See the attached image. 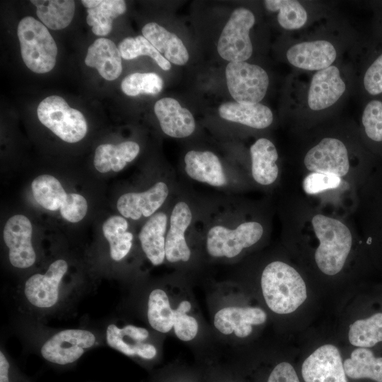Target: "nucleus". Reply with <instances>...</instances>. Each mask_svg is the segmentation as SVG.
<instances>
[{"label":"nucleus","instance_id":"nucleus-43","mask_svg":"<svg viewBox=\"0 0 382 382\" xmlns=\"http://www.w3.org/2000/svg\"><path fill=\"white\" fill-rule=\"evenodd\" d=\"M8 367L9 364L2 352H0V382L8 381Z\"/></svg>","mask_w":382,"mask_h":382},{"label":"nucleus","instance_id":"nucleus-36","mask_svg":"<svg viewBox=\"0 0 382 382\" xmlns=\"http://www.w3.org/2000/svg\"><path fill=\"white\" fill-rule=\"evenodd\" d=\"M163 86V79L154 72L133 73L127 76L121 83L122 91L129 96L157 95L162 91Z\"/></svg>","mask_w":382,"mask_h":382},{"label":"nucleus","instance_id":"nucleus-7","mask_svg":"<svg viewBox=\"0 0 382 382\" xmlns=\"http://www.w3.org/2000/svg\"><path fill=\"white\" fill-rule=\"evenodd\" d=\"M225 74L228 90L236 102L260 103L265 96L270 81L261 66L247 62H228Z\"/></svg>","mask_w":382,"mask_h":382},{"label":"nucleus","instance_id":"nucleus-12","mask_svg":"<svg viewBox=\"0 0 382 382\" xmlns=\"http://www.w3.org/2000/svg\"><path fill=\"white\" fill-rule=\"evenodd\" d=\"M68 269L64 260L52 262L45 274H35L25 282V294L34 306L48 308L54 306L59 296V286Z\"/></svg>","mask_w":382,"mask_h":382},{"label":"nucleus","instance_id":"nucleus-26","mask_svg":"<svg viewBox=\"0 0 382 382\" xmlns=\"http://www.w3.org/2000/svg\"><path fill=\"white\" fill-rule=\"evenodd\" d=\"M139 145L132 141H126L117 145L104 144L96 149L94 166L100 173L110 170L118 172L122 170L127 163L132 161L139 154Z\"/></svg>","mask_w":382,"mask_h":382},{"label":"nucleus","instance_id":"nucleus-14","mask_svg":"<svg viewBox=\"0 0 382 382\" xmlns=\"http://www.w3.org/2000/svg\"><path fill=\"white\" fill-rule=\"evenodd\" d=\"M346 85L340 69L333 65L316 71L308 92V105L312 110H323L333 105L344 94Z\"/></svg>","mask_w":382,"mask_h":382},{"label":"nucleus","instance_id":"nucleus-29","mask_svg":"<svg viewBox=\"0 0 382 382\" xmlns=\"http://www.w3.org/2000/svg\"><path fill=\"white\" fill-rule=\"evenodd\" d=\"M38 18L48 28L61 30L71 22L75 12L72 0H32Z\"/></svg>","mask_w":382,"mask_h":382},{"label":"nucleus","instance_id":"nucleus-40","mask_svg":"<svg viewBox=\"0 0 382 382\" xmlns=\"http://www.w3.org/2000/svg\"><path fill=\"white\" fill-rule=\"evenodd\" d=\"M341 178L337 175L312 173L303 180V187L307 194L313 195L339 187Z\"/></svg>","mask_w":382,"mask_h":382},{"label":"nucleus","instance_id":"nucleus-18","mask_svg":"<svg viewBox=\"0 0 382 382\" xmlns=\"http://www.w3.org/2000/svg\"><path fill=\"white\" fill-rule=\"evenodd\" d=\"M148 337L146 329L132 325L119 328L111 324L106 330V340L110 347L127 356H139L151 359L155 357L157 351L154 345L142 342Z\"/></svg>","mask_w":382,"mask_h":382},{"label":"nucleus","instance_id":"nucleus-23","mask_svg":"<svg viewBox=\"0 0 382 382\" xmlns=\"http://www.w3.org/2000/svg\"><path fill=\"white\" fill-rule=\"evenodd\" d=\"M141 32L143 36L168 62L180 66L185 65L188 62V51L175 34L154 22L146 24Z\"/></svg>","mask_w":382,"mask_h":382},{"label":"nucleus","instance_id":"nucleus-34","mask_svg":"<svg viewBox=\"0 0 382 382\" xmlns=\"http://www.w3.org/2000/svg\"><path fill=\"white\" fill-rule=\"evenodd\" d=\"M265 8L278 11L277 21L282 28L292 30L302 28L307 22L308 13L301 4L296 0H265Z\"/></svg>","mask_w":382,"mask_h":382},{"label":"nucleus","instance_id":"nucleus-13","mask_svg":"<svg viewBox=\"0 0 382 382\" xmlns=\"http://www.w3.org/2000/svg\"><path fill=\"white\" fill-rule=\"evenodd\" d=\"M192 211L184 201L173 207L169 219V228L166 237V259L170 262H187L191 255L185 239V232L191 224Z\"/></svg>","mask_w":382,"mask_h":382},{"label":"nucleus","instance_id":"nucleus-42","mask_svg":"<svg viewBox=\"0 0 382 382\" xmlns=\"http://www.w3.org/2000/svg\"><path fill=\"white\" fill-rule=\"evenodd\" d=\"M267 382H300L293 366L288 362L278 364L272 371Z\"/></svg>","mask_w":382,"mask_h":382},{"label":"nucleus","instance_id":"nucleus-2","mask_svg":"<svg viewBox=\"0 0 382 382\" xmlns=\"http://www.w3.org/2000/svg\"><path fill=\"white\" fill-rule=\"evenodd\" d=\"M312 226L320 245L315 260L320 270L335 275L342 269L352 247L349 229L340 221L323 214L315 215Z\"/></svg>","mask_w":382,"mask_h":382},{"label":"nucleus","instance_id":"nucleus-15","mask_svg":"<svg viewBox=\"0 0 382 382\" xmlns=\"http://www.w3.org/2000/svg\"><path fill=\"white\" fill-rule=\"evenodd\" d=\"M168 193L167 184L160 181L144 192L121 195L117 200V208L125 218L137 220L141 216L149 217L162 206Z\"/></svg>","mask_w":382,"mask_h":382},{"label":"nucleus","instance_id":"nucleus-28","mask_svg":"<svg viewBox=\"0 0 382 382\" xmlns=\"http://www.w3.org/2000/svg\"><path fill=\"white\" fill-rule=\"evenodd\" d=\"M343 365L346 375L352 379L382 382V357H376L369 348H356Z\"/></svg>","mask_w":382,"mask_h":382},{"label":"nucleus","instance_id":"nucleus-35","mask_svg":"<svg viewBox=\"0 0 382 382\" xmlns=\"http://www.w3.org/2000/svg\"><path fill=\"white\" fill-rule=\"evenodd\" d=\"M122 58L130 60L139 56H149L164 71L171 68L168 62L143 35L128 37L123 39L118 45Z\"/></svg>","mask_w":382,"mask_h":382},{"label":"nucleus","instance_id":"nucleus-27","mask_svg":"<svg viewBox=\"0 0 382 382\" xmlns=\"http://www.w3.org/2000/svg\"><path fill=\"white\" fill-rule=\"evenodd\" d=\"M81 3L87 8L88 25L98 36L108 35L112 30L113 20L122 15L127 9L126 2L123 0H83Z\"/></svg>","mask_w":382,"mask_h":382},{"label":"nucleus","instance_id":"nucleus-17","mask_svg":"<svg viewBox=\"0 0 382 382\" xmlns=\"http://www.w3.org/2000/svg\"><path fill=\"white\" fill-rule=\"evenodd\" d=\"M266 313L257 307H225L216 312L214 318L215 328L224 335L233 332L240 338L246 337L253 331V325L263 324Z\"/></svg>","mask_w":382,"mask_h":382},{"label":"nucleus","instance_id":"nucleus-31","mask_svg":"<svg viewBox=\"0 0 382 382\" xmlns=\"http://www.w3.org/2000/svg\"><path fill=\"white\" fill-rule=\"evenodd\" d=\"M349 341L354 346L364 348L382 342V311L355 320L349 326Z\"/></svg>","mask_w":382,"mask_h":382},{"label":"nucleus","instance_id":"nucleus-10","mask_svg":"<svg viewBox=\"0 0 382 382\" xmlns=\"http://www.w3.org/2000/svg\"><path fill=\"white\" fill-rule=\"evenodd\" d=\"M301 374L305 382H347L340 353L332 345H324L308 356Z\"/></svg>","mask_w":382,"mask_h":382},{"label":"nucleus","instance_id":"nucleus-4","mask_svg":"<svg viewBox=\"0 0 382 382\" xmlns=\"http://www.w3.org/2000/svg\"><path fill=\"white\" fill-rule=\"evenodd\" d=\"M40 122L63 141L76 143L87 132V122L83 115L71 108L59 96H50L43 99L37 109Z\"/></svg>","mask_w":382,"mask_h":382},{"label":"nucleus","instance_id":"nucleus-20","mask_svg":"<svg viewBox=\"0 0 382 382\" xmlns=\"http://www.w3.org/2000/svg\"><path fill=\"white\" fill-rule=\"evenodd\" d=\"M185 170L192 179L214 187H223L227 178L218 156L210 151H188L184 158Z\"/></svg>","mask_w":382,"mask_h":382},{"label":"nucleus","instance_id":"nucleus-32","mask_svg":"<svg viewBox=\"0 0 382 382\" xmlns=\"http://www.w3.org/2000/svg\"><path fill=\"white\" fill-rule=\"evenodd\" d=\"M31 188L35 201L50 211L60 209L68 195L56 178L47 174L35 178Z\"/></svg>","mask_w":382,"mask_h":382},{"label":"nucleus","instance_id":"nucleus-9","mask_svg":"<svg viewBox=\"0 0 382 382\" xmlns=\"http://www.w3.org/2000/svg\"><path fill=\"white\" fill-rule=\"evenodd\" d=\"M306 168L312 173L345 176L349 171L347 149L336 138L327 137L312 147L304 157Z\"/></svg>","mask_w":382,"mask_h":382},{"label":"nucleus","instance_id":"nucleus-30","mask_svg":"<svg viewBox=\"0 0 382 382\" xmlns=\"http://www.w3.org/2000/svg\"><path fill=\"white\" fill-rule=\"evenodd\" d=\"M128 222L125 217L112 216L108 219L103 225V232L110 244V256L119 261L129 252L133 235L127 231Z\"/></svg>","mask_w":382,"mask_h":382},{"label":"nucleus","instance_id":"nucleus-37","mask_svg":"<svg viewBox=\"0 0 382 382\" xmlns=\"http://www.w3.org/2000/svg\"><path fill=\"white\" fill-rule=\"evenodd\" d=\"M191 308L188 301H182L174 310L173 329L177 337L183 341H190L198 332L197 320L187 314Z\"/></svg>","mask_w":382,"mask_h":382},{"label":"nucleus","instance_id":"nucleus-19","mask_svg":"<svg viewBox=\"0 0 382 382\" xmlns=\"http://www.w3.org/2000/svg\"><path fill=\"white\" fill-rule=\"evenodd\" d=\"M154 112L162 131L169 137L185 138L195 129V120L187 108L175 98H163L154 105Z\"/></svg>","mask_w":382,"mask_h":382},{"label":"nucleus","instance_id":"nucleus-39","mask_svg":"<svg viewBox=\"0 0 382 382\" xmlns=\"http://www.w3.org/2000/svg\"><path fill=\"white\" fill-rule=\"evenodd\" d=\"M59 209L64 219L71 223H76L86 216L88 204L82 195L71 193L67 195Z\"/></svg>","mask_w":382,"mask_h":382},{"label":"nucleus","instance_id":"nucleus-1","mask_svg":"<svg viewBox=\"0 0 382 382\" xmlns=\"http://www.w3.org/2000/svg\"><path fill=\"white\" fill-rule=\"evenodd\" d=\"M261 288L267 306L278 314L294 312L307 298L306 286L299 273L281 261L265 267Z\"/></svg>","mask_w":382,"mask_h":382},{"label":"nucleus","instance_id":"nucleus-41","mask_svg":"<svg viewBox=\"0 0 382 382\" xmlns=\"http://www.w3.org/2000/svg\"><path fill=\"white\" fill-rule=\"evenodd\" d=\"M364 86L371 95L382 93V54L367 69Z\"/></svg>","mask_w":382,"mask_h":382},{"label":"nucleus","instance_id":"nucleus-21","mask_svg":"<svg viewBox=\"0 0 382 382\" xmlns=\"http://www.w3.org/2000/svg\"><path fill=\"white\" fill-rule=\"evenodd\" d=\"M85 64L98 70L108 81L117 79L122 73V57L118 47L110 39L100 37L88 48Z\"/></svg>","mask_w":382,"mask_h":382},{"label":"nucleus","instance_id":"nucleus-16","mask_svg":"<svg viewBox=\"0 0 382 382\" xmlns=\"http://www.w3.org/2000/svg\"><path fill=\"white\" fill-rule=\"evenodd\" d=\"M286 56L288 62L295 67L318 71L332 64L337 57V51L330 42L317 40L292 45Z\"/></svg>","mask_w":382,"mask_h":382},{"label":"nucleus","instance_id":"nucleus-11","mask_svg":"<svg viewBox=\"0 0 382 382\" xmlns=\"http://www.w3.org/2000/svg\"><path fill=\"white\" fill-rule=\"evenodd\" d=\"M32 232L31 222L24 215H14L6 221L3 236L13 266L28 268L34 264L36 255L31 243Z\"/></svg>","mask_w":382,"mask_h":382},{"label":"nucleus","instance_id":"nucleus-22","mask_svg":"<svg viewBox=\"0 0 382 382\" xmlns=\"http://www.w3.org/2000/svg\"><path fill=\"white\" fill-rule=\"evenodd\" d=\"M167 215L162 212L155 213L144 224L139 238L141 248L154 265H159L166 258Z\"/></svg>","mask_w":382,"mask_h":382},{"label":"nucleus","instance_id":"nucleus-8","mask_svg":"<svg viewBox=\"0 0 382 382\" xmlns=\"http://www.w3.org/2000/svg\"><path fill=\"white\" fill-rule=\"evenodd\" d=\"M95 342L94 335L89 331L65 330L48 340L42 347L41 354L49 361L64 365L77 360Z\"/></svg>","mask_w":382,"mask_h":382},{"label":"nucleus","instance_id":"nucleus-33","mask_svg":"<svg viewBox=\"0 0 382 382\" xmlns=\"http://www.w3.org/2000/svg\"><path fill=\"white\" fill-rule=\"evenodd\" d=\"M147 315L150 325L160 332H168L173 328L174 310L163 290L156 289L149 294Z\"/></svg>","mask_w":382,"mask_h":382},{"label":"nucleus","instance_id":"nucleus-3","mask_svg":"<svg viewBox=\"0 0 382 382\" xmlns=\"http://www.w3.org/2000/svg\"><path fill=\"white\" fill-rule=\"evenodd\" d=\"M22 59L37 74L51 71L56 63L57 47L47 27L33 17L22 18L18 25Z\"/></svg>","mask_w":382,"mask_h":382},{"label":"nucleus","instance_id":"nucleus-5","mask_svg":"<svg viewBox=\"0 0 382 382\" xmlns=\"http://www.w3.org/2000/svg\"><path fill=\"white\" fill-rule=\"evenodd\" d=\"M263 231L262 226L256 221H245L233 228L213 226L207 233V251L214 257H235L258 242Z\"/></svg>","mask_w":382,"mask_h":382},{"label":"nucleus","instance_id":"nucleus-25","mask_svg":"<svg viewBox=\"0 0 382 382\" xmlns=\"http://www.w3.org/2000/svg\"><path fill=\"white\" fill-rule=\"evenodd\" d=\"M250 153L253 179L262 185L272 184L279 173L276 163L278 154L274 144L266 138H260L252 144Z\"/></svg>","mask_w":382,"mask_h":382},{"label":"nucleus","instance_id":"nucleus-6","mask_svg":"<svg viewBox=\"0 0 382 382\" xmlns=\"http://www.w3.org/2000/svg\"><path fill=\"white\" fill-rule=\"evenodd\" d=\"M255 21L254 14L246 8H237L231 13L217 43V52L222 59L229 62H245L251 57L249 33Z\"/></svg>","mask_w":382,"mask_h":382},{"label":"nucleus","instance_id":"nucleus-24","mask_svg":"<svg viewBox=\"0 0 382 382\" xmlns=\"http://www.w3.org/2000/svg\"><path fill=\"white\" fill-rule=\"evenodd\" d=\"M219 114L226 120L255 129L266 128L273 121L272 110L261 103L226 102L219 106Z\"/></svg>","mask_w":382,"mask_h":382},{"label":"nucleus","instance_id":"nucleus-38","mask_svg":"<svg viewBox=\"0 0 382 382\" xmlns=\"http://www.w3.org/2000/svg\"><path fill=\"white\" fill-rule=\"evenodd\" d=\"M361 122L366 135L375 141H382V102L370 101L365 107Z\"/></svg>","mask_w":382,"mask_h":382}]
</instances>
